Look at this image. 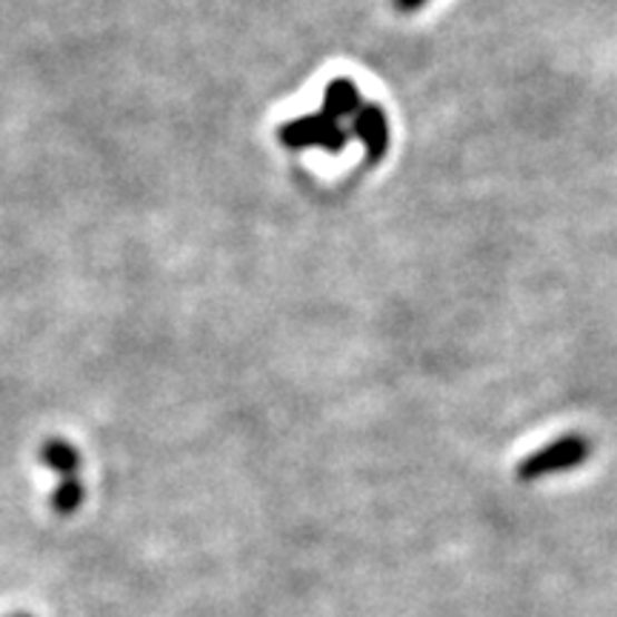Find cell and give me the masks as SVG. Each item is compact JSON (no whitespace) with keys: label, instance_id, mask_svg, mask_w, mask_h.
Instances as JSON below:
<instances>
[{"label":"cell","instance_id":"obj_1","mask_svg":"<svg viewBox=\"0 0 617 617\" xmlns=\"http://www.w3.org/2000/svg\"><path fill=\"white\" fill-rule=\"evenodd\" d=\"M591 454V443L584 434L571 432L564 438L546 443V447L535 449L532 454H526L518 463L515 474H518L520 483H535V480H543L549 474L569 472V469L584 467Z\"/></svg>","mask_w":617,"mask_h":617},{"label":"cell","instance_id":"obj_4","mask_svg":"<svg viewBox=\"0 0 617 617\" xmlns=\"http://www.w3.org/2000/svg\"><path fill=\"white\" fill-rule=\"evenodd\" d=\"M363 106L361 89H358L355 80L349 78H335L329 80L326 89H323V115H329L332 120L341 124L343 118H355L358 109Z\"/></svg>","mask_w":617,"mask_h":617},{"label":"cell","instance_id":"obj_7","mask_svg":"<svg viewBox=\"0 0 617 617\" xmlns=\"http://www.w3.org/2000/svg\"><path fill=\"white\" fill-rule=\"evenodd\" d=\"M392 3H394V9H398V12L412 14V12H418V9L427 7L429 0H392Z\"/></svg>","mask_w":617,"mask_h":617},{"label":"cell","instance_id":"obj_8","mask_svg":"<svg viewBox=\"0 0 617 617\" xmlns=\"http://www.w3.org/2000/svg\"><path fill=\"white\" fill-rule=\"evenodd\" d=\"M12 617H32V615H23V611H18V615H12Z\"/></svg>","mask_w":617,"mask_h":617},{"label":"cell","instance_id":"obj_6","mask_svg":"<svg viewBox=\"0 0 617 617\" xmlns=\"http://www.w3.org/2000/svg\"><path fill=\"white\" fill-rule=\"evenodd\" d=\"M84 483L78 478H63L52 492V512L60 515V518H69L84 506Z\"/></svg>","mask_w":617,"mask_h":617},{"label":"cell","instance_id":"obj_5","mask_svg":"<svg viewBox=\"0 0 617 617\" xmlns=\"http://www.w3.org/2000/svg\"><path fill=\"white\" fill-rule=\"evenodd\" d=\"M40 463H43L47 469H52V472H58L60 478H78L80 452L72 447V443L52 438L40 447Z\"/></svg>","mask_w":617,"mask_h":617},{"label":"cell","instance_id":"obj_2","mask_svg":"<svg viewBox=\"0 0 617 617\" xmlns=\"http://www.w3.org/2000/svg\"><path fill=\"white\" fill-rule=\"evenodd\" d=\"M277 140H281L286 149H323L329 155H337V151L346 149L349 135L337 120H332L323 112H312L306 118L286 120V124L277 129Z\"/></svg>","mask_w":617,"mask_h":617},{"label":"cell","instance_id":"obj_3","mask_svg":"<svg viewBox=\"0 0 617 617\" xmlns=\"http://www.w3.org/2000/svg\"><path fill=\"white\" fill-rule=\"evenodd\" d=\"M352 135L361 140L369 164H381L392 146V126H389V115L383 112V106L363 104L352 118Z\"/></svg>","mask_w":617,"mask_h":617}]
</instances>
